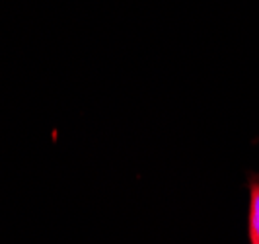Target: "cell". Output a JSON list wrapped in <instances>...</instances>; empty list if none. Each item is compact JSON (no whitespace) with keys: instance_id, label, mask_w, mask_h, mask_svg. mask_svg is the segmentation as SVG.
Returning a JSON list of instances; mask_svg holds the SVG:
<instances>
[{"instance_id":"cell-1","label":"cell","mask_w":259,"mask_h":244,"mask_svg":"<svg viewBox=\"0 0 259 244\" xmlns=\"http://www.w3.org/2000/svg\"><path fill=\"white\" fill-rule=\"evenodd\" d=\"M247 240L249 244H259V172L247 174Z\"/></svg>"}]
</instances>
